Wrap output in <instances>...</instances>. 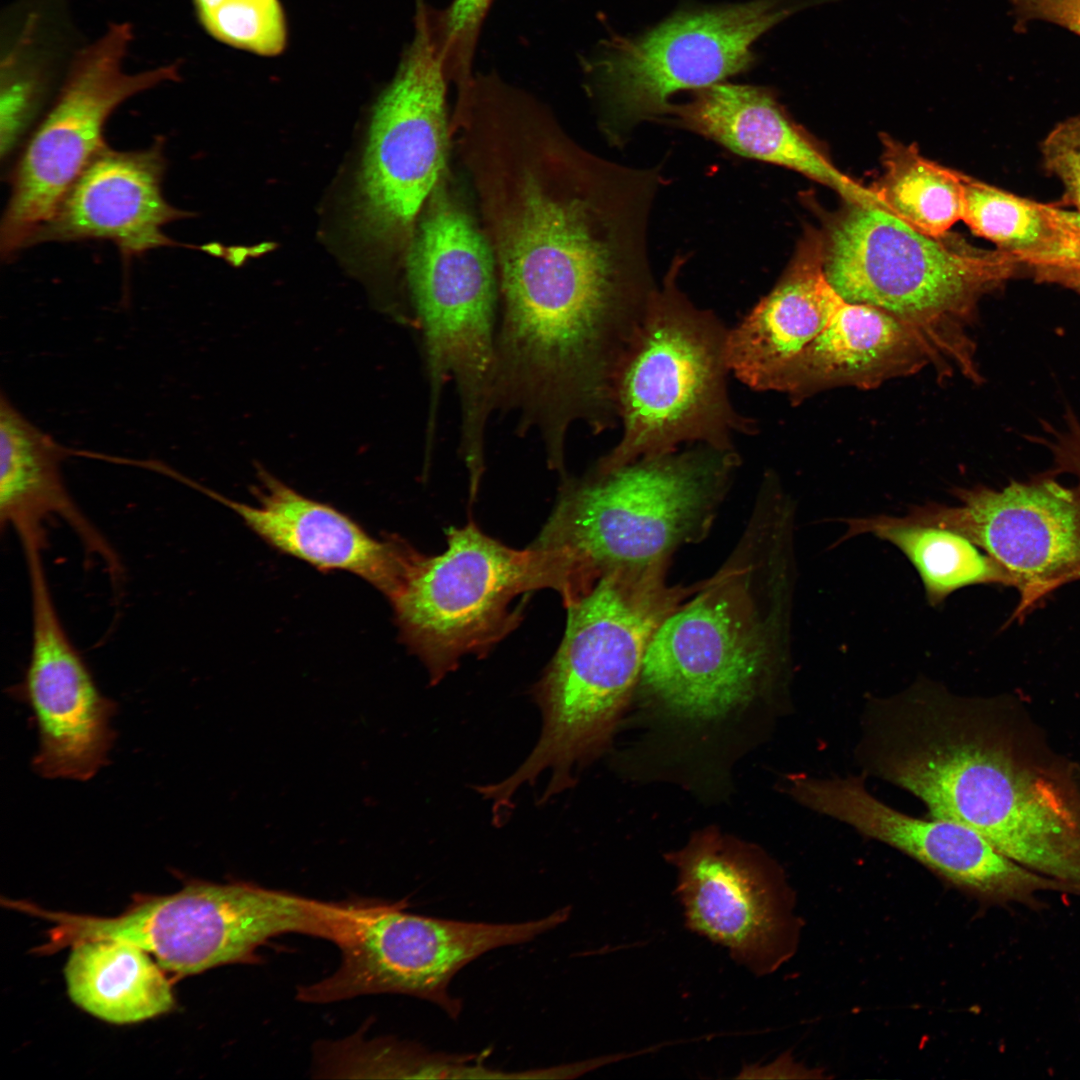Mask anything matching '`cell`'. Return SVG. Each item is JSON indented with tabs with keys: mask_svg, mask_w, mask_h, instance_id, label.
Wrapping results in <instances>:
<instances>
[{
	"mask_svg": "<svg viewBox=\"0 0 1080 1080\" xmlns=\"http://www.w3.org/2000/svg\"><path fill=\"white\" fill-rule=\"evenodd\" d=\"M1051 238L1044 249L1028 265L1080 269V211L1063 210L1049 205Z\"/></svg>",
	"mask_w": 1080,
	"mask_h": 1080,
	"instance_id": "cell-33",
	"label": "cell"
},
{
	"mask_svg": "<svg viewBox=\"0 0 1080 1080\" xmlns=\"http://www.w3.org/2000/svg\"><path fill=\"white\" fill-rule=\"evenodd\" d=\"M787 790L805 807L917 860L944 880L994 904L1041 905L1046 892L1077 894L1074 887L1034 872L999 852L973 829L955 821L916 818L869 793L865 776L792 775Z\"/></svg>",
	"mask_w": 1080,
	"mask_h": 1080,
	"instance_id": "cell-16",
	"label": "cell"
},
{
	"mask_svg": "<svg viewBox=\"0 0 1080 1080\" xmlns=\"http://www.w3.org/2000/svg\"><path fill=\"white\" fill-rule=\"evenodd\" d=\"M766 632L744 585L719 580L662 620L640 676L676 714L721 717L749 701L768 671Z\"/></svg>",
	"mask_w": 1080,
	"mask_h": 1080,
	"instance_id": "cell-14",
	"label": "cell"
},
{
	"mask_svg": "<svg viewBox=\"0 0 1080 1080\" xmlns=\"http://www.w3.org/2000/svg\"><path fill=\"white\" fill-rule=\"evenodd\" d=\"M1033 270L1037 280L1056 283L1080 294V269L1038 266Z\"/></svg>",
	"mask_w": 1080,
	"mask_h": 1080,
	"instance_id": "cell-35",
	"label": "cell"
},
{
	"mask_svg": "<svg viewBox=\"0 0 1080 1080\" xmlns=\"http://www.w3.org/2000/svg\"><path fill=\"white\" fill-rule=\"evenodd\" d=\"M449 83L432 8L416 0L413 39L373 112L357 200L361 234L405 263L423 208L451 166Z\"/></svg>",
	"mask_w": 1080,
	"mask_h": 1080,
	"instance_id": "cell-11",
	"label": "cell"
},
{
	"mask_svg": "<svg viewBox=\"0 0 1080 1080\" xmlns=\"http://www.w3.org/2000/svg\"><path fill=\"white\" fill-rule=\"evenodd\" d=\"M962 221L978 236L1029 264L1051 238L1049 205L1031 201L961 173Z\"/></svg>",
	"mask_w": 1080,
	"mask_h": 1080,
	"instance_id": "cell-28",
	"label": "cell"
},
{
	"mask_svg": "<svg viewBox=\"0 0 1080 1080\" xmlns=\"http://www.w3.org/2000/svg\"><path fill=\"white\" fill-rule=\"evenodd\" d=\"M957 505H914L904 519L956 531L983 549L1020 594L1024 614L1059 586L1080 580V493L1054 479L1002 489L956 488Z\"/></svg>",
	"mask_w": 1080,
	"mask_h": 1080,
	"instance_id": "cell-15",
	"label": "cell"
},
{
	"mask_svg": "<svg viewBox=\"0 0 1080 1080\" xmlns=\"http://www.w3.org/2000/svg\"><path fill=\"white\" fill-rule=\"evenodd\" d=\"M734 450L703 443L564 479L533 543L554 552L581 591L615 568L657 565L704 523L737 465Z\"/></svg>",
	"mask_w": 1080,
	"mask_h": 1080,
	"instance_id": "cell-7",
	"label": "cell"
},
{
	"mask_svg": "<svg viewBox=\"0 0 1080 1080\" xmlns=\"http://www.w3.org/2000/svg\"><path fill=\"white\" fill-rule=\"evenodd\" d=\"M447 549L427 556L411 548L391 602L400 639L436 683L464 655L486 654L521 617L512 602L553 588L561 595L565 572L550 551L532 544L504 545L473 521L447 532Z\"/></svg>",
	"mask_w": 1080,
	"mask_h": 1080,
	"instance_id": "cell-8",
	"label": "cell"
},
{
	"mask_svg": "<svg viewBox=\"0 0 1080 1080\" xmlns=\"http://www.w3.org/2000/svg\"><path fill=\"white\" fill-rule=\"evenodd\" d=\"M13 909L53 924L38 954L89 939H122L182 977L227 964L257 963L258 949L273 937L309 934L316 924L311 898L251 883L197 879L185 881L173 894L135 895L113 917L51 911L26 900H15Z\"/></svg>",
	"mask_w": 1080,
	"mask_h": 1080,
	"instance_id": "cell-9",
	"label": "cell"
},
{
	"mask_svg": "<svg viewBox=\"0 0 1080 1080\" xmlns=\"http://www.w3.org/2000/svg\"><path fill=\"white\" fill-rule=\"evenodd\" d=\"M1009 1L1022 21H1047L1080 35V0Z\"/></svg>",
	"mask_w": 1080,
	"mask_h": 1080,
	"instance_id": "cell-34",
	"label": "cell"
},
{
	"mask_svg": "<svg viewBox=\"0 0 1080 1080\" xmlns=\"http://www.w3.org/2000/svg\"><path fill=\"white\" fill-rule=\"evenodd\" d=\"M452 138L496 263L498 383L553 405L603 394L658 287L648 249L658 168L590 151L508 82L475 92Z\"/></svg>",
	"mask_w": 1080,
	"mask_h": 1080,
	"instance_id": "cell-1",
	"label": "cell"
},
{
	"mask_svg": "<svg viewBox=\"0 0 1080 1080\" xmlns=\"http://www.w3.org/2000/svg\"><path fill=\"white\" fill-rule=\"evenodd\" d=\"M166 167L163 139L138 151L107 146L88 164L32 245L50 241L105 239L122 255L183 246L163 227L191 214L170 205L162 194Z\"/></svg>",
	"mask_w": 1080,
	"mask_h": 1080,
	"instance_id": "cell-20",
	"label": "cell"
},
{
	"mask_svg": "<svg viewBox=\"0 0 1080 1080\" xmlns=\"http://www.w3.org/2000/svg\"><path fill=\"white\" fill-rule=\"evenodd\" d=\"M667 857L677 868L675 892L689 930L724 947L757 976L773 972L791 954L796 920L775 865L711 832Z\"/></svg>",
	"mask_w": 1080,
	"mask_h": 1080,
	"instance_id": "cell-18",
	"label": "cell"
},
{
	"mask_svg": "<svg viewBox=\"0 0 1080 1080\" xmlns=\"http://www.w3.org/2000/svg\"><path fill=\"white\" fill-rule=\"evenodd\" d=\"M807 0H753L679 10L646 32L603 41L585 64L600 131L623 145L634 127L664 119L677 91L698 90L751 68L752 44Z\"/></svg>",
	"mask_w": 1080,
	"mask_h": 1080,
	"instance_id": "cell-10",
	"label": "cell"
},
{
	"mask_svg": "<svg viewBox=\"0 0 1080 1080\" xmlns=\"http://www.w3.org/2000/svg\"><path fill=\"white\" fill-rule=\"evenodd\" d=\"M407 903L370 902L338 946L341 963L330 976L298 989L308 1003L371 994H404L430 1001L456 1019L461 1001L448 987L464 966L500 947L529 942L564 923L570 907L521 923H484L407 913Z\"/></svg>",
	"mask_w": 1080,
	"mask_h": 1080,
	"instance_id": "cell-13",
	"label": "cell"
},
{
	"mask_svg": "<svg viewBox=\"0 0 1080 1080\" xmlns=\"http://www.w3.org/2000/svg\"><path fill=\"white\" fill-rule=\"evenodd\" d=\"M131 40V25L115 23L74 57L55 103L11 174L0 233L3 258L32 246L78 177L106 147L103 131L110 114L126 99L179 79L175 63L127 73L123 64Z\"/></svg>",
	"mask_w": 1080,
	"mask_h": 1080,
	"instance_id": "cell-12",
	"label": "cell"
},
{
	"mask_svg": "<svg viewBox=\"0 0 1080 1080\" xmlns=\"http://www.w3.org/2000/svg\"><path fill=\"white\" fill-rule=\"evenodd\" d=\"M898 780L931 817L973 829L1080 893L1076 762L1054 750L1015 697L954 695L934 705L904 742Z\"/></svg>",
	"mask_w": 1080,
	"mask_h": 1080,
	"instance_id": "cell-2",
	"label": "cell"
},
{
	"mask_svg": "<svg viewBox=\"0 0 1080 1080\" xmlns=\"http://www.w3.org/2000/svg\"><path fill=\"white\" fill-rule=\"evenodd\" d=\"M72 453L31 423L1 393V528L14 530L19 539L30 536L44 541L45 522L59 518L117 582L123 568L116 551L79 509L63 480L61 462Z\"/></svg>",
	"mask_w": 1080,
	"mask_h": 1080,
	"instance_id": "cell-24",
	"label": "cell"
},
{
	"mask_svg": "<svg viewBox=\"0 0 1080 1080\" xmlns=\"http://www.w3.org/2000/svg\"><path fill=\"white\" fill-rule=\"evenodd\" d=\"M664 120L709 138L733 153L797 171L836 191L847 203L884 204L871 188L834 166L766 87L719 82L671 105Z\"/></svg>",
	"mask_w": 1080,
	"mask_h": 1080,
	"instance_id": "cell-21",
	"label": "cell"
},
{
	"mask_svg": "<svg viewBox=\"0 0 1080 1080\" xmlns=\"http://www.w3.org/2000/svg\"><path fill=\"white\" fill-rule=\"evenodd\" d=\"M884 173L871 187L886 210L916 230L940 237L963 214L961 173L923 157L914 144L882 136Z\"/></svg>",
	"mask_w": 1080,
	"mask_h": 1080,
	"instance_id": "cell-27",
	"label": "cell"
},
{
	"mask_svg": "<svg viewBox=\"0 0 1080 1080\" xmlns=\"http://www.w3.org/2000/svg\"><path fill=\"white\" fill-rule=\"evenodd\" d=\"M938 358L927 341L890 313L841 299L831 320L793 360L777 391L800 403L823 390L872 389L914 375Z\"/></svg>",
	"mask_w": 1080,
	"mask_h": 1080,
	"instance_id": "cell-23",
	"label": "cell"
},
{
	"mask_svg": "<svg viewBox=\"0 0 1080 1080\" xmlns=\"http://www.w3.org/2000/svg\"><path fill=\"white\" fill-rule=\"evenodd\" d=\"M1 84V157L9 156L30 123L40 98V81L7 67Z\"/></svg>",
	"mask_w": 1080,
	"mask_h": 1080,
	"instance_id": "cell-31",
	"label": "cell"
},
{
	"mask_svg": "<svg viewBox=\"0 0 1080 1080\" xmlns=\"http://www.w3.org/2000/svg\"><path fill=\"white\" fill-rule=\"evenodd\" d=\"M164 972L143 948L115 938L75 943L64 966L71 1001L117 1025L142 1022L174 1009L175 997Z\"/></svg>",
	"mask_w": 1080,
	"mask_h": 1080,
	"instance_id": "cell-25",
	"label": "cell"
},
{
	"mask_svg": "<svg viewBox=\"0 0 1080 1080\" xmlns=\"http://www.w3.org/2000/svg\"><path fill=\"white\" fill-rule=\"evenodd\" d=\"M205 30L218 41L261 56L286 45L287 30L278 0H193Z\"/></svg>",
	"mask_w": 1080,
	"mask_h": 1080,
	"instance_id": "cell-29",
	"label": "cell"
},
{
	"mask_svg": "<svg viewBox=\"0 0 1080 1080\" xmlns=\"http://www.w3.org/2000/svg\"><path fill=\"white\" fill-rule=\"evenodd\" d=\"M1076 776H1077V781H1078V784H1079V787H1080V763H1076Z\"/></svg>",
	"mask_w": 1080,
	"mask_h": 1080,
	"instance_id": "cell-36",
	"label": "cell"
},
{
	"mask_svg": "<svg viewBox=\"0 0 1080 1080\" xmlns=\"http://www.w3.org/2000/svg\"><path fill=\"white\" fill-rule=\"evenodd\" d=\"M841 299L824 273V234L809 226L774 288L729 329L730 372L750 388L777 391L789 365L826 327Z\"/></svg>",
	"mask_w": 1080,
	"mask_h": 1080,
	"instance_id": "cell-22",
	"label": "cell"
},
{
	"mask_svg": "<svg viewBox=\"0 0 1080 1080\" xmlns=\"http://www.w3.org/2000/svg\"><path fill=\"white\" fill-rule=\"evenodd\" d=\"M840 542L873 535L899 549L918 572L928 603L937 607L971 585L1011 586L1005 571L964 535L948 528L911 522L903 516L849 518Z\"/></svg>",
	"mask_w": 1080,
	"mask_h": 1080,
	"instance_id": "cell-26",
	"label": "cell"
},
{
	"mask_svg": "<svg viewBox=\"0 0 1080 1080\" xmlns=\"http://www.w3.org/2000/svg\"><path fill=\"white\" fill-rule=\"evenodd\" d=\"M824 234V273L848 302L882 309L919 333L944 377L980 375L967 329L980 298L1016 270L1010 253L920 232L888 211L847 203Z\"/></svg>",
	"mask_w": 1080,
	"mask_h": 1080,
	"instance_id": "cell-5",
	"label": "cell"
},
{
	"mask_svg": "<svg viewBox=\"0 0 1080 1080\" xmlns=\"http://www.w3.org/2000/svg\"><path fill=\"white\" fill-rule=\"evenodd\" d=\"M672 603L655 565L609 570L565 605L564 636L534 688L542 734L520 768L496 785L502 798L510 799L547 769L552 777L543 801L572 785L573 765L607 740Z\"/></svg>",
	"mask_w": 1080,
	"mask_h": 1080,
	"instance_id": "cell-4",
	"label": "cell"
},
{
	"mask_svg": "<svg viewBox=\"0 0 1080 1080\" xmlns=\"http://www.w3.org/2000/svg\"><path fill=\"white\" fill-rule=\"evenodd\" d=\"M1041 151L1046 169L1062 182L1066 201L1080 211V115L1058 123Z\"/></svg>",
	"mask_w": 1080,
	"mask_h": 1080,
	"instance_id": "cell-32",
	"label": "cell"
},
{
	"mask_svg": "<svg viewBox=\"0 0 1080 1080\" xmlns=\"http://www.w3.org/2000/svg\"><path fill=\"white\" fill-rule=\"evenodd\" d=\"M493 0H452L441 11L433 9L440 52L450 83L456 90L473 79V59L484 19Z\"/></svg>",
	"mask_w": 1080,
	"mask_h": 1080,
	"instance_id": "cell-30",
	"label": "cell"
},
{
	"mask_svg": "<svg viewBox=\"0 0 1080 1080\" xmlns=\"http://www.w3.org/2000/svg\"><path fill=\"white\" fill-rule=\"evenodd\" d=\"M405 277L429 388L425 440L435 441L444 387L452 382L460 410L459 452L478 460L485 455L494 413L499 285L469 185L451 166L420 215Z\"/></svg>",
	"mask_w": 1080,
	"mask_h": 1080,
	"instance_id": "cell-3",
	"label": "cell"
},
{
	"mask_svg": "<svg viewBox=\"0 0 1080 1080\" xmlns=\"http://www.w3.org/2000/svg\"><path fill=\"white\" fill-rule=\"evenodd\" d=\"M683 264L673 260L627 348L616 381L622 436L593 472L671 453L684 442L734 450L736 434L755 431L729 399V329L679 288Z\"/></svg>",
	"mask_w": 1080,
	"mask_h": 1080,
	"instance_id": "cell-6",
	"label": "cell"
},
{
	"mask_svg": "<svg viewBox=\"0 0 1080 1080\" xmlns=\"http://www.w3.org/2000/svg\"><path fill=\"white\" fill-rule=\"evenodd\" d=\"M30 587L31 649L18 696L38 731L32 767L47 779L87 781L108 761L117 704L97 687L68 637L45 573L42 548H23Z\"/></svg>",
	"mask_w": 1080,
	"mask_h": 1080,
	"instance_id": "cell-17",
	"label": "cell"
},
{
	"mask_svg": "<svg viewBox=\"0 0 1080 1080\" xmlns=\"http://www.w3.org/2000/svg\"><path fill=\"white\" fill-rule=\"evenodd\" d=\"M256 476V505L229 499L183 475L178 479L234 511L275 550L320 571H347L391 595L411 547L407 542L395 536L374 538L345 513L299 493L260 464Z\"/></svg>",
	"mask_w": 1080,
	"mask_h": 1080,
	"instance_id": "cell-19",
	"label": "cell"
}]
</instances>
